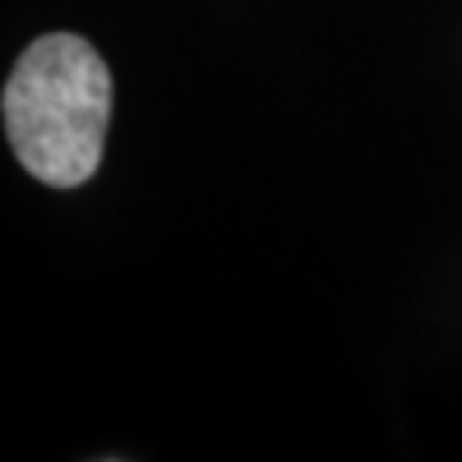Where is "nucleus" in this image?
<instances>
[{
  "label": "nucleus",
  "mask_w": 462,
  "mask_h": 462,
  "mask_svg": "<svg viewBox=\"0 0 462 462\" xmlns=\"http://www.w3.org/2000/svg\"><path fill=\"white\" fill-rule=\"evenodd\" d=\"M114 106V79L79 34L34 38L4 86V131L42 185L76 189L97 175Z\"/></svg>",
  "instance_id": "1"
}]
</instances>
